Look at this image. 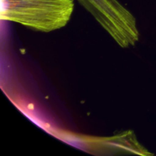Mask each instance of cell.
Returning a JSON list of instances; mask_svg holds the SVG:
<instances>
[{
    "mask_svg": "<svg viewBox=\"0 0 156 156\" xmlns=\"http://www.w3.org/2000/svg\"><path fill=\"white\" fill-rule=\"evenodd\" d=\"M74 9V0H0L2 21L43 33L65 27Z\"/></svg>",
    "mask_w": 156,
    "mask_h": 156,
    "instance_id": "obj_1",
    "label": "cell"
},
{
    "mask_svg": "<svg viewBox=\"0 0 156 156\" xmlns=\"http://www.w3.org/2000/svg\"><path fill=\"white\" fill-rule=\"evenodd\" d=\"M101 27L122 48H129L140 41V30L133 14L118 0H78Z\"/></svg>",
    "mask_w": 156,
    "mask_h": 156,
    "instance_id": "obj_2",
    "label": "cell"
},
{
    "mask_svg": "<svg viewBox=\"0 0 156 156\" xmlns=\"http://www.w3.org/2000/svg\"><path fill=\"white\" fill-rule=\"evenodd\" d=\"M53 136L73 147L94 155H153L140 143L132 130L122 131L110 136H96L59 129L55 131Z\"/></svg>",
    "mask_w": 156,
    "mask_h": 156,
    "instance_id": "obj_3",
    "label": "cell"
}]
</instances>
